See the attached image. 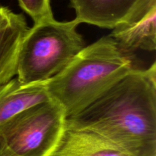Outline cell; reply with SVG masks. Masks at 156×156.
Masks as SVG:
<instances>
[{"label": "cell", "mask_w": 156, "mask_h": 156, "mask_svg": "<svg viewBox=\"0 0 156 156\" xmlns=\"http://www.w3.org/2000/svg\"><path fill=\"white\" fill-rule=\"evenodd\" d=\"M66 123L90 130L127 156H156V64L131 70Z\"/></svg>", "instance_id": "cell-1"}, {"label": "cell", "mask_w": 156, "mask_h": 156, "mask_svg": "<svg viewBox=\"0 0 156 156\" xmlns=\"http://www.w3.org/2000/svg\"><path fill=\"white\" fill-rule=\"evenodd\" d=\"M133 68L131 57L106 35L85 46L47 81L49 96L69 118L91 105Z\"/></svg>", "instance_id": "cell-2"}, {"label": "cell", "mask_w": 156, "mask_h": 156, "mask_svg": "<svg viewBox=\"0 0 156 156\" xmlns=\"http://www.w3.org/2000/svg\"><path fill=\"white\" fill-rule=\"evenodd\" d=\"M79 24L75 18H52L29 28L20 47L16 77L24 83L45 82L62 71L86 46Z\"/></svg>", "instance_id": "cell-3"}, {"label": "cell", "mask_w": 156, "mask_h": 156, "mask_svg": "<svg viewBox=\"0 0 156 156\" xmlns=\"http://www.w3.org/2000/svg\"><path fill=\"white\" fill-rule=\"evenodd\" d=\"M66 120L63 110L53 99L32 106L0 126V156H47Z\"/></svg>", "instance_id": "cell-4"}, {"label": "cell", "mask_w": 156, "mask_h": 156, "mask_svg": "<svg viewBox=\"0 0 156 156\" xmlns=\"http://www.w3.org/2000/svg\"><path fill=\"white\" fill-rule=\"evenodd\" d=\"M80 24L113 29L130 22L156 7V0H70Z\"/></svg>", "instance_id": "cell-5"}, {"label": "cell", "mask_w": 156, "mask_h": 156, "mask_svg": "<svg viewBox=\"0 0 156 156\" xmlns=\"http://www.w3.org/2000/svg\"><path fill=\"white\" fill-rule=\"evenodd\" d=\"M28 28L22 14L0 6V85L17 75L20 47Z\"/></svg>", "instance_id": "cell-6"}, {"label": "cell", "mask_w": 156, "mask_h": 156, "mask_svg": "<svg viewBox=\"0 0 156 156\" xmlns=\"http://www.w3.org/2000/svg\"><path fill=\"white\" fill-rule=\"evenodd\" d=\"M47 156L127 155L97 133L66 123L59 139Z\"/></svg>", "instance_id": "cell-7"}, {"label": "cell", "mask_w": 156, "mask_h": 156, "mask_svg": "<svg viewBox=\"0 0 156 156\" xmlns=\"http://www.w3.org/2000/svg\"><path fill=\"white\" fill-rule=\"evenodd\" d=\"M47 81L24 83L14 77L0 85V126L32 106L50 99Z\"/></svg>", "instance_id": "cell-8"}, {"label": "cell", "mask_w": 156, "mask_h": 156, "mask_svg": "<svg viewBox=\"0 0 156 156\" xmlns=\"http://www.w3.org/2000/svg\"><path fill=\"white\" fill-rule=\"evenodd\" d=\"M110 36L126 54L156 50V7L134 21L117 25Z\"/></svg>", "instance_id": "cell-9"}, {"label": "cell", "mask_w": 156, "mask_h": 156, "mask_svg": "<svg viewBox=\"0 0 156 156\" xmlns=\"http://www.w3.org/2000/svg\"><path fill=\"white\" fill-rule=\"evenodd\" d=\"M18 3L31 18L34 24L54 18L50 0H18Z\"/></svg>", "instance_id": "cell-10"}]
</instances>
